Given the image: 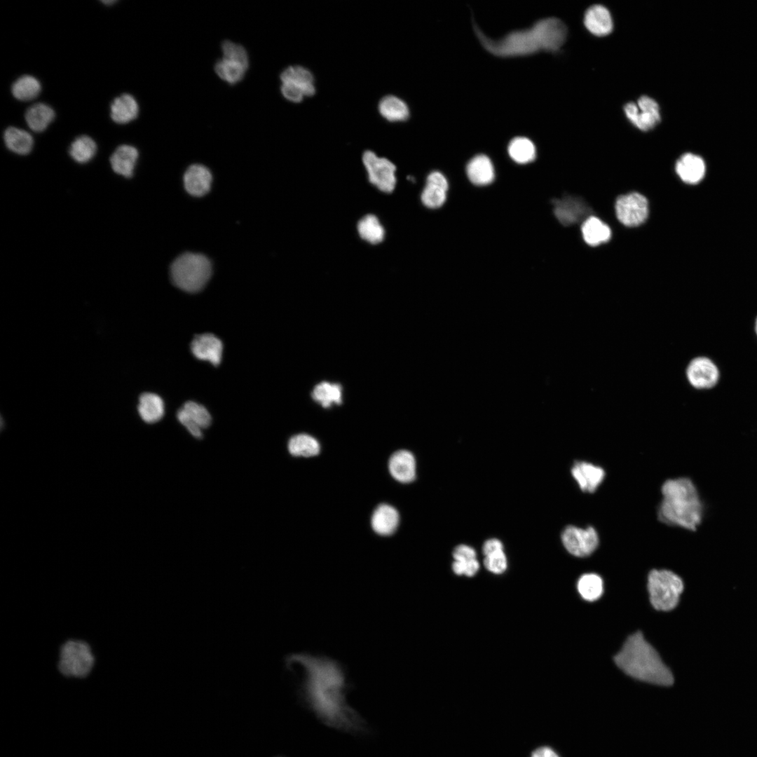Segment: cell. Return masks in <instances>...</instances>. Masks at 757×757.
Instances as JSON below:
<instances>
[{
	"label": "cell",
	"mask_w": 757,
	"mask_h": 757,
	"mask_svg": "<svg viewBox=\"0 0 757 757\" xmlns=\"http://www.w3.org/2000/svg\"><path fill=\"white\" fill-rule=\"evenodd\" d=\"M287 662L303 669L302 698L322 722L351 733L366 730L364 720L346 702L348 683L340 663L307 653L292 655Z\"/></svg>",
	"instance_id": "cell-1"
},
{
	"label": "cell",
	"mask_w": 757,
	"mask_h": 757,
	"mask_svg": "<svg viewBox=\"0 0 757 757\" xmlns=\"http://www.w3.org/2000/svg\"><path fill=\"white\" fill-rule=\"evenodd\" d=\"M454 561H468L476 559L477 554L474 548L467 545H459L453 551Z\"/></svg>",
	"instance_id": "cell-43"
},
{
	"label": "cell",
	"mask_w": 757,
	"mask_h": 757,
	"mask_svg": "<svg viewBox=\"0 0 757 757\" xmlns=\"http://www.w3.org/2000/svg\"><path fill=\"white\" fill-rule=\"evenodd\" d=\"M95 653L84 639H68L60 645L56 667L64 677L84 678L95 667Z\"/></svg>",
	"instance_id": "cell-6"
},
{
	"label": "cell",
	"mask_w": 757,
	"mask_h": 757,
	"mask_svg": "<svg viewBox=\"0 0 757 757\" xmlns=\"http://www.w3.org/2000/svg\"><path fill=\"white\" fill-rule=\"evenodd\" d=\"M247 69L239 62L223 57L215 64L214 67L217 74L231 84L240 81L243 78Z\"/></svg>",
	"instance_id": "cell-38"
},
{
	"label": "cell",
	"mask_w": 757,
	"mask_h": 757,
	"mask_svg": "<svg viewBox=\"0 0 757 757\" xmlns=\"http://www.w3.org/2000/svg\"><path fill=\"white\" fill-rule=\"evenodd\" d=\"M392 477L401 483H410L416 478V460L412 453L399 450L393 453L388 462Z\"/></svg>",
	"instance_id": "cell-18"
},
{
	"label": "cell",
	"mask_w": 757,
	"mask_h": 757,
	"mask_svg": "<svg viewBox=\"0 0 757 757\" xmlns=\"http://www.w3.org/2000/svg\"><path fill=\"white\" fill-rule=\"evenodd\" d=\"M139 156L137 149L131 145L122 144L113 152L109 162L114 172L125 178H130Z\"/></svg>",
	"instance_id": "cell-20"
},
{
	"label": "cell",
	"mask_w": 757,
	"mask_h": 757,
	"mask_svg": "<svg viewBox=\"0 0 757 757\" xmlns=\"http://www.w3.org/2000/svg\"><path fill=\"white\" fill-rule=\"evenodd\" d=\"M362 163L369 182L380 191L391 193L396 186L395 165L386 158L378 157L371 151H366Z\"/></svg>",
	"instance_id": "cell-10"
},
{
	"label": "cell",
	"mask_w": 757,
	"mask_h": 757,
	"mask_svg": "<svg viewBox=\"0 0 757 757\" xmlns=\"http://www.w3.org/2000/svg\"><path fill=\"white\" fill-rule=\"evenodd\" d=\"M281 93L287 100L293 102H299L305 97L299 89L288 83H282Z\"/></svg>",
	"instance_id": "cell-45"
},
{
	"label": "cell",
	"mask_w": 757,
	"mask_h": 757,
	"mask_svg": "<svg viewBox=\"0 0 757 757\" xmlns=\"http://www.w3.org/2000/svg\"><path fill=\"white\" fill-rule=\"evenodd\" d=\"M223 58L235 61L248 67V57L245 49L239 44L224 41L221 44Z\"/></svg>",
	"instance_id": "cell-40"
},
{
	"label": "cell",
	"mask_w": 757,
	"mask_h": 757,
	"mask_svg": "<svg viewBox=\"0 0 757 757\" xmlns=\"http://www.w3.org/2000/svg\"><path fill=\"white\" fill-rule=\"evenodd\" d=\"M577 588L585 600L594 601L599 599L603 593V581L595 573H586L579 578Z\"/></svg>",
	"instance_id": "cell-37"
},
{
	"label": "cell",
	"mask_w": 757,
	"mask_h": 757,
	"mask_svg": "<svg viewBox=\"0 0 757 757\" xmlns=\"http://www.w3.org/2000/svg\"><path fill=\"white\" fill-rule=\"evenodd\" d=\"M177 418L192 436L198 439L203 437L202 429L193 423L181 408L177 411Z\"/></svg>",
	"instance_id": "cell-44"
},
{
	"label": "cell",
	"mask_w": 757,
	"mask_h": 757,
	"mask_svg": "<svg viewBox=\"0 0 757 757\" xmlns=\"http://www.w3.org/2000/svg\"><path fill=\"white\" fill-rule=\"evenodd\" d=\"M706 166L703 159L694 154L686 153L676 162L675 172L682 182L688 184L700 182L705 175Z\"/></svg>",
	"instance_id": "cell-17"
},
{
	"label": "cell",
	"mask_w": 757,
	"mask_h": 757,
	"mask_svg": "<svg viewBox=\"0 0 757 757\" xmlns=\"http://www.w3.org/2000/svg\"><path fill=\"white\" fill-rule=\"evenodd\" d=\"M531 757H559L551 748L542 746L533 751Z\"/></svg>",
	"instance_id": "cell-47"
},
{
	"label": "cell",
	"mask_w": 757,
	"mask_h": 757,
	"mask_svg": "<svg viewBox=\"0 0 757 757\" xmlns=\"http://www.w3.org/2000/svg\"><path fill=\"white\" fill-rule=\"evenodd\" d=\"M571 472L580 489L585 493H594L604 480L606 472L603 468L590 462L576 461Z\"/></svg>",
	"instance_id": "cell-14"
},
{
	"label": "cell",
	"mask_w": 757,
	"mask_h": 757,
	"mask_svg": "<svg viewBox=\"0 0 757 757\" xmlns=\"http://www.w3.org/2000/svg\"><path fill=\"white\" fill-rule=\"evenodd\" d=\"M282 83L290 84L299 89L306 96L315 94L314 76L307 68L299 65L290 66L280 74Z\"/></svg>",
	"instance_id": "cell-24"
},
{
	"label": "cell",
	"mask_w": 757,
	"mask_h": 757,
	"mask_svg": "<svg viewBox=\"0 0 757 757\" xmlns=\"http://www.w3.org/2000/svg\"><path fill=\"white\" fill-rule=\"evenodd\" d=\"M183 180L186 191L193 196L200 197L210 191L212 177L208 168L200 164H193L186 170Z\"/></svg>",
	"instance_id": "cell-19"
},
{
	"label": "cell",
	"mask_w": 757,
	"mask_h": 757,
	"mask_svg": "<svg viewBox=\"0 0 757 757\" xmlns=\"http://www.w3.org/2000/svg\"><path fill=\"white\" fill-rule=\"evenodd\" d=\"M474 29L484 48L498 57L526 55L541 50L556 51L563 45L567 34L566 25L555 18L540 20L530 28L512 32L499 40L487 37L476 25Z\"/></svg>",
	"instance_id": "cell-2"
},
{
	"label": "cell",
	"mask_w": 757,
	"mask_h": 757,
	"mask_svg": "<svg viewBox=\"0 0 757 757\" xmlns=\"http://www.w3.org/2000/svg\"><path fill=\"white\" fill-rule=\"evenodd\" d=\"M97 151L95 142L89 136L83 135L76 137L70 144L69 154L79 163H86L93 158Z\"/></svg>",
	"instance_id": "cell-34"
},
{
	"label": "cell",
	"mask_w": 757,
	"mask_h": 757,
	"mask_svg": "<svg viewBox=\"0 0 757 757\" xmlns=\"http://www.w3.org/2000/svg\"><path fill=\"white\" fill-rule=\"evenodd\" d=\"M479 566V563L477 559L468 561H454L452 564V570L458 575H465L472 577L477 573Z\"/></svg>",
	"instance_id": "cell-42"
},
{
	"label": "cell",
	"mask_w": 757,
	"mask_h": 757,
	"mask_svg": "<svg viewBox=\"0 0 757 757\" xmlns=\"http://www.w3.org/2000/svg\"><path fill=\"white\" fill-rule=\"evenodd\" d=\"M311 396L322 407L328 408L342 402V388L337 383L322 381L314 387Z\"/></svg>",
	"instance_id": "cell-31"
},
{
	"label": "cell",
	"mask_w": 757,
	"mask_h": 757,
	"mask_svg": "<svg viewBox=\"0 0 757 757\" xmlns=\"http://www.w3.org/2000/svg\"><path fill=\"white\" fill-rule=\"evenodd\" d=\"M580 232L584 242L591 247L604 244L612 236L610 226L594 215L589 217L582 223Z\"/></svg>",
	"instance_id": "cell-21"
},
{
	"label": "cell",
	"mask_w": 757,
	"mask_h": 757,
	"mask_svg": "<svg viewBox=\"0 0 757 757\" xmlns=\"http://www.w3.org/2000/svg\"><path fill=\"white\" fill-rule=\"evenodd\" d=\"M54 110L44 103H36L29 107L25 115L29 128L36 132L44 131L55 118Z\"/></svg>",
	"instance_id": "cell-29"
},
{
	"label": "cell",
	"mask_w": 757,
	"mask_h": 757,
	"mask_svg": "<svg viewBox=\"0 0 757 757\" xmlns=\"http://www.w3.org/2000/svg\"><path fill=\"white\" fill-rule=\"evenodd\" d=\"M485 568L494 574H501L507 567V561L503 551L485 557Z\"/></svg>",
	"instance_id": "cell-41"
},
{
	"label": "cell",
	"mask_w": 757,
	"mask_h": 757,
	"mask_svg": "<svg viewBox=\"0 0 757 757\" xmlns=\"http://www.w3.org/2000/svg\"><path fill=\"white\" fill-rule=\"evenodd\" d=\"M584 22L591 33L599 36L607 35L613 29L611 15L608 10L601 5L589 7L585 12Z\"/></svg>",
	"instance_id": "cell-25"
},
{
	"label": "cell",
	"mask_w": 757,
	"mask_h": 757,
	"mask_svg": "<svg viewBox=\"0 0 757 757\" xmlns=\"http://www.w3.org/2000/svg\"><path fill=\"white\" fill-rule=\"evenodd\" d=\"M561 542L565 549L572 555L585 557L592 554L597 548L599 537L592 526L582 528L573 525L566 526L562 531Z\"/></svg>",
	"instance_id": "cell-9"
},
{
	"label": "cell",
	"mask_w": 757,
	"mask_h": 757,
	"mask_svg": "<svg viewBox=\"0 0 757 757\" xmlns=\"http://www.w3.org/2000/svg\"><path fill=\"white\" fill-rule=\"evenodd\" d=\"M191 350L196 358L217 366L221 360L223 344L214 334H203L196 336L192 340Z\"/></svg>",
	"instance_id": "cell-15"
},
{
	"label": "cell",
	"mask_w": 757,
	"mask_h": 757,
	"mask_svg": "<svg viewBox=\"0 0 757 757\" xmlns=\"http://www.w3.org/2000/svg\"><path fill=\"white\" fill-rule=\"evenodd\" d=\"M378 109L380 114L390 122L404 121L409 116V109L407 103L393 95L382 97Z\"/></svg>",
	"instance_id": "cell-28"
},
{
	"label": "cell",
	"mask_w": 757,
	"mask_h": 757,
	"mask_svg": "<svg viewBox=\"0 0 757 757\" xmlns=\"http://www.w3.org/2000/svg\"><path fill=\"white\" fill-rule=\"evenodd\" d=\"M186 416L200 428H208L212 422V417L207 409L203 405L189 401L181 408Z\"/></svg>",
	"instance_id": "cell-39"
},
{
	"label": "cell",
	"mask_w": 757,
	"mask_h": 757,
	"mask_svg": "<svg viewBox=\"0 0 757 757\" xmlns=\"http://www.w3.org/2000/svg\"><path fill=\"white\" fill-rule=\"evenodd\" d=\"M139 114V105L135 97L124 93L116 97L110 106V116L113 121L125 124L135 120Z\"/></svg>",
	"instance_id": "cell-26"
},
{
	"label": "cell",
	"mask_w": 757,
	"mask_h": 757,
	"mask_svg": "<svg viewBox=\"0 0 757 757\" xmlns=\"http://www.w3.org/2000/svg\"><path fill=\"white\" fill-rule=\"evenodd\" d=\"M360 236L371 244H378L384 238L385 231L378 218L368 214L361 219L357 224Z\"/></svg>",
	"instance_id": "cell-36"
},
{
	"label": "cell",
	"mask_w": 757,
	"mask_h": 757,
	"mask_svg": "<svg viewBox=\"0 0 757 757\" xmlns=\"http://www.w3.org/2000/svg\"><path fill=\"white\" fill-rule=\"evenodd\" d=\"M614 210L620 223L626 227H636L643 224L648 217V200L639 192L622 194L616 198Z\"/></svg>",
	"instance_id": "cell-8"
},
{
	"label": "cell",
	"mask_w": 757,
	"mask_h": 757,
	"mask_svg": "<svg viewBox=\"0 0 757 757\" xmlns=\"http://www.w3.org/2000/svg\"><path fill=\"white\" fill-rule=\"evenodd\" d=\"M102 2L105 4H113L116 1H103Z\"/></svg>",
	"instance_id": "cell-48"
},
{
	"label": "cell",
	"mask_w": 757,
	"mask_h": 757,
	"mask_svg": "<svg viewBox=\"0 0 757 757\" xmlns=\"http://www.w3.org/2000/svg\"><path fill=\"white\" fill-rule=\"evenodd\" d=\"M624 111L629 121L643 131L653 128L661 120L657 103L646 95L641 96L636 104L627 103Z\"/></svg>",
	"instance_id": "cell-13"
},
{
	"label": "cell",
	"mask_w": 757,
	"mask_h": 757,
	"mask_svg": "<svg viewBox=\"0 0 757 757\" xmlns=\"http://www.w3.org/2000/svg\"><path fill=\"white\" fill-rule=\"evenodd\" d=\"M754 330H755V333H756V334L757 336V317H756V320H755Z\"/></svg>",
	"instance_id": "cell-49"
},
{
	"label": "cell",
	"mask_w": 757,
	"mask_h": 757,
	"mask_svg": "<svg viewBox=\"0 0 757 757\" xmlns=\"http://www.w3.org/2000/svg\"><path fill=\"white\" fill-rule=\"evenodd\" d=\"M614 661L625 673L640 681L664 686L674 682L671 671L640 632L628 637Z\"/></svg>",
	"instance_id": "cell-4"
},
{
	"label": "cell",
	"mask_w": 757,
	"mask_h": 757,
	"mask_svg": "<svg viewBox=\"0 0 757 757\" xmlns=\"http://www.w3.org/2000/svg\"><path fill=\"white\" fill-rule=\"evenodd\" d=\"M689 385L697 390L713 388L720 378V371L714 362L707 356H697L690 360L685 369Z\"/></svg>",
	"instance_id": "cell-11"
},
{
	"label": "cell",
	"mask_w": 757,
	"mask_h": 757,
	"mask_svg": "<svg viewBox=\"0 0 757 757\" xmlns=\"http://www.w3.org/2000/svg\"><path fill=\"white\" fill-rule=\"evenodd\" d=\"M287 448L289 453L294 456H315L320 451L318 441L313 437L303 433L292 436L288 442Z\"/></svg>",
	"instance_id": "cell-32"
},
{
	"label": "cell",
	"mask_w": 757,
	"mask_h": 757,
	"mask_svg": "<svg viewBox=\"0 0 757 757\" xmlns=\"http://www.w3.org/2000/svg\"><path fill=\"white\" fill-rule=\"evenodd\" d=\"M449 183L443 174L438 171L428 175L425 186L421 193L423 204L429 208L440 207L445 203Z\"/></svg>",
	"instance_id": "cell-16"
},
{
	"label": "cell",
	"mask_w": 757,
	"mask_h": 757,
	"mask_svg": "<svg viewBox=\"0 0 757 757\" xmlns=\"http://www.w3.org/2000/svg\"><path fill=\"white\" fill-rule=\"evenodd\" d=\"M483 554L485 557L503 551V545L500 540L497 538L487 540L482 547Z\"/></svg>",
	"instance_id": "cell-46"
},
{
	"label": "cell",
	"mask_w": 757,
	"mask_h": 757,
	"mask_svg": "<svg viewBox=\"0 0 757 757\" xmlns=\"http://www.w3.org/2000/svg\"><path fill=\"white\" fill-rule=\"evenodd\" d=\"M650 601L657 610L669 611L679 601L683 590L681 578L669 570H652L648 577Z\"/></svg>",
	"instance_id": "cell-7"
},
{
	"label": "cell",
	"mask_w": 757,
	"mask_h": 757,
	"mask_svg": "<svg viewBox=\"0 0 757 757\" xmlns=\"http://www.w3.org/2000/svg\"><path fill=\"white\" fill-rule=\"evenodd\" d=\"M137 411L141 418L147 423L160 421L165 411L162 398L153 393H144L139 397Z\"/></svg>",
	"instance_id": "cell-27"
},
{
	"label": "cell",
	"mask_w": 757,
	"mask_h": 757,
	"mask_svg": "<svg viewBox=\"0 0 757 757\" xmlns=\"http://www.w3.org/2000/svg\"><path fill=\"white\" fill-rule=\"evenodd\" d=\"M41 90V86L39 81L30 75L20 76L11 87L13 95L20 101H29L36 98Z\"/></svg>",
	"instance_id": "cell-35"
},
{
	"label": "cell",
	"mask_w": 757,
	"mask_h": 757,
	"mask_svg": "<svg viewBox=\"0 0 757 757\" xmlns=\"http://www.w3.org/2000/svg\"><path fill=\"white\" fill-rule=\"evenodd\" d=\"M662 498L657 510L664 524L695 531L700 524L703 506L693 482L687 477L666 480L661 489Z\"/></svg>",
	"instance_id": "cell-3"
},
{
	"label": "cell",
	"mask_w": 757,
	"mask_h": 757,
	"mask_svg": "<svg viewBox=\"0 0 757 757\" xmlns=\"http://www.w3.org/2000/svg\"><path fill=\"white\" fill-rule=\"evenodd\" d=\"M4 140L11 151L19 155L29 154L34 146V139L28 132L12 126L6 129Z\"/></svg>",
	"instance_id": "cell-30"
},
{
	"label": "cell",
	"mask_w": 757,
	"mask_h": 757,
	"mask_svg": "<svg viewBox=\"0 0 757 757\" xmlns=\"http://www.w3.org/2000/svg\"><path fill=\"white\" fill-rule=\"evenodd\" d=\"M466 174L470 182L477 186L488 185L495 177L493 163L490 158L484 154L477 155L468 162Z\"/></svg>",
	"instance_id": "cell-23"
},
{
	"label": "cell",
	"mask_w": 757,
	"mask_h": 757,
	"mask_svg": "<svg viewBox=\"0 0 757 757\" xmlns=\"http://www.w3.org/2000/svg\"><path fill=\"white\" fill-rule=\"evenodd\" d=\"M212 274L210 261L201 254L186 252L172 262L170 278L173 284L188 292L202 289Z\"/></svg>",
	"instance_id": "cell-5"
},
{
	"label": "cell",
	"mask_w": 757,
	"mask_h": 757,
	"mask_svg": "<svg viewBox=\"0 0 757 757\" xmlns=\"http://www.w3.org/2000/svg\"><path fill=\"white\" fill-rule=\"evenodd\" d=\"M507 152L510 157L519 164L532 162L536 156L534 144L524 137L512 139L508 145Z\"/></svg>",
	"instance_id": "cell-33"
},
{
	"label": "cell",
	"mask_w": 757,
	"mask_h": 757,
	"mask_svg": "<svg viewBox=\"0 0 757 757\" xmlns=\"http://www.w3.org/2000/svg\"><path fill=\"white\" fill-rule=\"evenodd\" d=\"M552 203L556 219L564 226L582 223L592 215V207L582 196L566 195L552 200Z\"/></svg>",
	"instance_id": "cell-12"
},
{
	"label": "cell",
	"mask_w": 757,
	"mask_h": 757,
	"mask_svg": "<svg viewBox=\"0 0 757 757\" xmlns=\"http://www.w3.org/2000/svg\"><path fill=\"white\" fill-rule=\"evenodd\" d=\"M399 521L400 516L397 510L391 505L381 504L374 511L371 524L377 534L388 536L395 533Z\"/></svg>",
	"instance_id": "cell-22"
}]
</instances>
